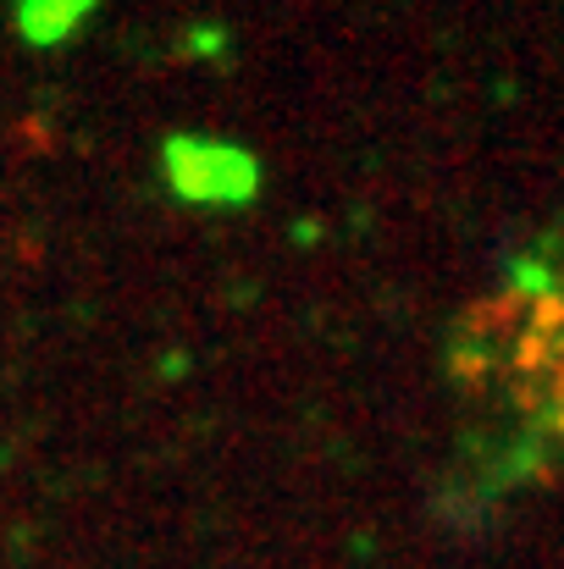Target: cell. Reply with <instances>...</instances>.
I'll return each instance as SVG.
<instances>
[{"label":"cell","instance_id":"1","mask_svg":"<svg viewBox=\"0 0 564 569\" xmlns=\"http://www.w3.org/2000/svg\"><path fill=\"white\" fill-rule=\"evenodd\" d=\"M83 17H89L83 6H22V11H17V33H22L28 44H61Z\"/></svg>","mask_w":564,"mask_h":569}]
</instances>
